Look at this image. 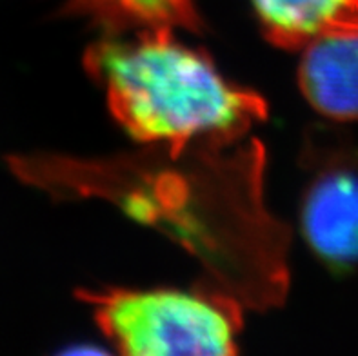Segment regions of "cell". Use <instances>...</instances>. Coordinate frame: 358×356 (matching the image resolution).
Listing matches in <instances>:
<instances>
[{
  "mask_svg": "<svg viewBox=\"0 0 358 356\" xmlns=\"http://www.w3.org/2000/svg\"><path fill=\"white\" fill-rule=\"evenodd\" d=\"M173 33L104 38L84 55L87 73L133 138L180 153L199 140L220 144L238 138L268 117L262 97L227 82L208 55Z\"/></svg>",
  "mask_w": 358,
  "mask_h": 356,
  "instance_id": "cell-1",
  "label": "cell"
},
{
  "mask_svg": "<svg viewBox=\"0 0 358 356\" xmlns=\"http://www.w3.org/2000/svg\"><path fill=\"white\" fill-rule=\"evenodd\" d=\"M302 95L324 117L358 120V29L320 36L302 48Z\"/></svg>",
  "mask_w": 358,
  "mask_h": 356,
  "instance_id": "cell-4",
  "label": "cell"
},
{
  "mask_svg": "<svg viewBox=\"0 0 358 356\" xmlns=\"http://www.w3.org/2000/svg\"><path fill=\"white\" fill-rule=\"evenodd\" d=\"M264 35L302 50L320 36L358 29V0H251Z\"/></svg>",
  "mask_w": 358,
  "mask_h": 356,
  "instance_id": "cell-5",
  "label": "cell"
},
{
  "mask_svg": "<svg viewBox=\"0 0 358 356\" xmlns=\"http://www.w3.org/2000/svg\"><path fill=\"white\" fill-rule=\"evenodd\" d=\"M102 333L129 356L236 353L241 315L227 300L177 289L82 293Z\"/></svg>",
  "mask_w": 358,
  "mask_h": 356,
  "instance_id": "cell-2",
  "label": "cell"
},
{
  "mask_svg": "<svg viewBox=\"0 0 358 356\" xmlns=\"http://www.w3.org/2000/svg\"><path fill=\"white\" fill-rule=\"evenodd\" d=\"M69 8L111 33L196 29L195 0H66Z\"/></svg>",
  "mask_w": 358,
  "mask_h": 356,
  "instance_id": "cell-6",
  "label": "cell"
},
{
  "mask_svg": "<svg viewBox=\"0 0 358 356\" xmlns=\"http://www.w3.org/2000/svg\"><path fill=\"white\" fill-rule=\"evenodd\" d=\"M302 233L335 271L358 269V166L333 162L317 173L302 200Z\"/></svg>",
  "mask_w": 358,
  "mask_h": 356,
  "instance_id": "cell-3",
  "label": "cell"
}]
</instances>
